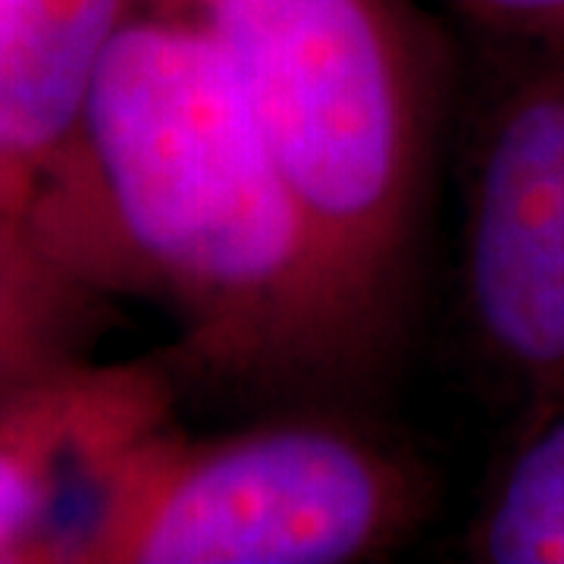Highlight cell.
Segmentation results:
<instances>
[{
	"label": "cell",
	"mask_w": 564,
	"mask_h": 564,
	"mask_svg": "<svg viewBox=\"0 0 564 564\" xmlns=\"http://www.w3.org/2000/svg\"><path fill=\"white\" fill-rule=\"evenodd\" d=\"M22 217L88 289L176 323L180 380L285 399L386 361L217 44L180 17L126 20Z\"/></svg>",
	"instance_id": "6da1fadb"
},
{
	"label": "cell",
	"mask_w": 564,
	"mask_h": 564,
	"mask_svg": "<svg viewBox=\"0 0 564 564\" xmlns=\"http://www.w3.org/2000/svg\"><path fill=\"white\" fill-rule=\"evenodd\" d=\"M217 44L270 154L389 355L411 292L440 51L411 0H141Z\"/></svg>",
	"instance_id": "7a4b0ae2"
},
{
	"label": "cell",
	"mask_w": 564,
	"mask_h": 564,
	"mask_svg": "<svg viewBox=\"0 0 564 564\" xmlns=\"http://www.w3.org/2000/svg\"><path fill=\"white\" fill-rule=\"evenodd\" d=\"M433 505L423 464L326 411L185 433L104 464L61 564H351L395 552Z\"/></svg>",
	"instance_id": "3957f363"
},
{
	"label": "cell",
	"mask_w": 564,
	"mask_h": 564,
	"mask_svg": "<svg viewBox=\"0 0 564 564\" xmlns=\"http://www.w3.org/2000/svg\"><path fill=\"white\" fill-rule=\"evenodd\" d=\"M499 44L464 148L462 304L530 426L564 402V47Z\"/></svg>",
	"instance_id": "277c9868"
},
{
	"label": "cell",
	"mask_w": 564,
	"mask_h": 564,
	"mask_svg": "<svg viewBox=\"0 0 564 564\" xmlns=\"http://www.w3.org/2000/svg\"><path fill=\"white\" fill-rule=\"evenodd\" d=\"M180 377L166 355L61 364L0 386V564H61L110 458L173 421ZM82 514V511H79Z\"/></svg>",
	"instance_id": "5b68a950"
},
{
	"label": "cell",
	"mask_w": 564,
	"mask_h": 564,
	"mask_svg": "<svg viewBox=\"0 0 564 564\" xmlns=\"http://www.w3.org/2000/svg\"><path fill=\"white\" fill-rule=\"evenodd\" d=\"M141 0H0V141L32 176L79 117L110 41Z\"/></svg>",
	"instance_id": "8992f818"
},
{
	"label": "cell",
	"mask_w": 564,
	"mask_h": 564,
	"mask_svg": "<svg viewBox=\"0 0 564 564\" xmlns=\"http://www.w3.org/2000/svg\"><path fill=\"white\" fill-rule=\"evenodd\" d=\"M107 302L41 248L22 210H0V386L91 358Z\"/></svg>",
	"instance_id": "52a82bcc"
},
{
	"label": "cell",
	"mask_w": 564,
	"mask_h": 564,
	"mask_svg": "<svg viewBox=\"0 0 564 564\" xmlns=\"http://www.w3.org/2000/svg\"><path fill=\"white\" fill-rule=\"evenodd\" d=\"M467 552L486 564H564V402L524 426Z\"/></svg>",
	"instance_id": "ba28073f"
},
{
	"label": "cell",
	"mask_w": 564,
	"mask_h": 564,
	"mask_svg": "<svg viewBox=\"0 0 564 564\" xmlns=\"http://www.w3.org/2000/svg\"><path fill=\"white\" fill-rule=\"evenodd\" d=\"M496 41L564 47V0H455Z\"/></svg>",
	"instance_id": "9c48e42d"
},
{
	"label": "cell",
	"mask_w": 564,
	"mask_h": 564,
	"mask_svg": "<svg viewBox=\"0 0 564 564\" xmlns=\"http://www.w3.org/2000/svg\"><path fill=\"white\" fill-rule=\"evenodd\" d=\"M32 192V170L0 141V210H22Z\"/></svg>",
	"instance_id": "30bf717a"
}]
</instances>
